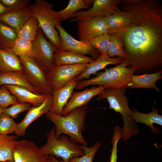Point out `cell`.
<instances>
[{
    "mask_svg": "<svg viewBox=\"0 0 162 162\" xmlns=\"http://www.w3.org/2000/svg\"><path fill=\"white\" fill-rule=\"evenodd\" d=\"M12 9L4 5L0 2V16L4 13Z\"/></svg>",
    "mask_w": 162,
    "mask_h": 162,
    "instance_id": "39",
    "label": "cell"
},
{
    "mask_svg": "<svg viewBox=\"0 0 162 162\" xmlns=\"http://www.w3.org/2000/svg\"><path fill=\"white\" fill-rule=\"evenodd\" d=\"M12 49L19 57L23 56L34 59L32 42L30 41L18 38Z\"/></svg>",
    "mask_w": 162,
    "mask_h": 162,
    "instance_id": "31",
    "label": "cell"
},
{
    "mask_svg": "<svg viewBox=\"0 0 162 162\" xmlns=\"http://www.w3.org/2000/svg\"><path fill=\"white\" fill-rule=\"evenodd\" d=\"M121 0H94L92 7L86 11H78L73 14L70 22L84 21L99 16L112 14L122 3Z\"/></svg>",
    "mask_w": 162,
    "mask_h": 162,
    "instance_id": "10",
    "label": "cell"
},
{
    "mask_svg": "<svg viewBox=\"0 0 162 162\" xmlns=\"http://www.w3.org/2000/svg\"><path fill=\"white\" fill-rule=\"evenodd\" d=\"M135 71L134 68L127 67L123 62L114 67L106 68L104 71H99L95 77L78 82L75 89H82L87 86L95 85L105 88L127 87Z\"/></svg>",
    "mask_w": 162,
    "mask_h": 162,
    "instance_id": "4",
    "label": "cell"
},
{
    "mask_svg": "<svg viewBox=\"0 0 162 162\" xmlns=\"http://www.w3.org/2000/svg\"><path fill=\"white\" fill-rule=\"evenodd\" d=\"M162 70L151 74L132 75L127 87L130 88H148L154 89L159 92L160 89L156 86V82L162 78Z\"/></svg>",
    "mask_w": 162,
    "mask_h": 162,
    "instance_id": "20",
    "label": "cell"
},
{
    "mask_svg": "<svg viewBox=\"0 0 162 162\" xmlns=\"http://www.w3.org/2000/svg\"><path fill=\"white\" fill-rule=\"evenodd\" d=\"M122 10L132 21L114 32L120 36L127 55L124 62L135 68V75L151 74L162 68V4L159 0H123ZM114 33V32H113Z\"/></svg>",
    "mask_w": 162,
    "mask_h": 162,
    "instance_id": "1",
    "label": "cell"
},
{
    "mask_svg": "<svg viewBox=\"0 0 162 162\" xmlns=\"http://www.w3.org/2000/svg\"><path fill=\"white\" fill-rule=\"evenodd\" d=\"M55 64H88L94 59L76 52L56 50L54 53Z\"/></svg>",
    "mask_w": 162,
    "mask_h": 162,
    "instance_id": "23",
    "label": "cell"
},
{
    "mask_svg": "<svg viewBox=\"0 0 162 162\" xmlns=\"http://www.w3.org/2000/svg\"><path fill=\"white\" fill-rule=\"evenodd\" d=\"M124 45L122 38L115 33L110 34L108 55L111 58L115 56L125 59L127 55L123 49Z\"/></svg>",
    "mask_w": 162,
    "mask_h": 162,
    "instance_id": "30",
    "label": "cell"
},
{
    "mask_svg": "<svg viewBox=\"0 0 162 162\" xmlns=\"http://www.w3.org/2000/svg\"><path fill=\"white\" fill-rule=\"evenodd\" d=\"M28 6L38 21L39 27L56 48L60 50L61 42L56 28L61 25L62 21L58 12L54 10L52 5L46 0H36Z\"/></svg>",
    "mask_w": 162,
    "mask_h": 162,
    "instance_id": "5",
    "label": "cell"
},
{
    "mask_svg": "<svg viewBox=\"0 0 162 162\" xmlns=\"http://www.w3.org/2000/svg\"><path fill=\"white\" fill-rule=\"evenodd\" d=\"M123 128L119 126H116L114 129V132L111 143L112 147L110 157V162H117V144L119 140L122 137Z\"/></svg>",
    "mask_w": 162,
    "mask_h": 162,
    "instance_id": "37",
    "label": "cell"
},
{
    "mask_svg": "<svg viewBox=\"0 0 162 162\" xmlns=\"http://www.w3.org/2000/svg\"><path fill=\"white\" fill-rule=\"evenodd\" d=\"M17 136L0 134V162H14V150Z\"/></svg>",
    "mask_w": 162,
    "mask_h": 162,
    "instance_id": "26",
    "label": "cell"
},
{
    "mask_svg": "<svg viewBox=\"0 0 162 162\" xmlns=\"http://www.w3.org/2000/svg\"><path fill=\"white\" fill-rule=\"evenodd\" d=\"M32 15V11L28 6L22 9L10 10L4 13L0 16V21L17 32Z\"/></svg>",
    "mask_w": 162,
    "mask_h": 162,
    "instance_id": "18",
    "label": "cell"
},
{
    "mask_svg": "<svg viewBox=\"0 0 162 162\" xmlns=\"http://www.w3.org/2000/svg\"><path fill=\"white\" fill-rule=\"evenodd\" d=\"M110 34L107 33L90 40L88 42L101 55H108Z\"/></svg>",
    "mask_w": 162,
    "mask_h": 162,
    "instance_id": "32",
    "label": "cell"
},
{
    "mask_svg": "<svg viewBox=\"0 0 162 162\" xmlns=\"http://www.w3.org/2000/svg\"><path fill=\"white\" fill-rule=\"evenodd\" d=\"M53 103L52 94L48 95L40 105L30 107L23 120L19 123L14 133L18 136H24L26 129L34 121L50 111Z\"/></svg>",
    "mask_w": 162,
    "mask_h": 162,
    "instance_id": "14",
    "label": "cell"
},
{
    "mask_svg": "<svg viewBox=\"0 0 162 162\" xmlns=\"http://www.w3.org/2000/svg\"><path fill=\"white\" fill-rule=\"evenodd\" d=\"M32 44L34 60L40 69L47 75L55 64L54 53L57 49L46 40L39 28Z\"/></svg>",
    "mask_w": 162,
    "mask_h": 162,
    "instance_id": "7",
    "label": "cell"
},
{
    "mask_svg": "<svg viewBox=\"0 0 162 162\" xmlns=\"http://www.w3.org/2000/svg\"><path fill=\"white\" fill-rule=\"evenodd\" d=\"M4 108L0 106V115L3 113Z\"/></svg>",
    "mask_w": 162,
    "mask_h": 162,
    "instance_id": "41",
    "label": "cell"
},
{
    "mask_svg": "<svg viewBox=\"0 0 162 162\" xmlns=\"http://www.w3.org/2000/svg\"><path fill=\"white\" fill-rule=\"evenodd\" d=\"M109 33L111 34L128 27L132 21L131 14L118 8L112 14L106 16Z\"/></svg>",
    "mask_w": 162,
    "mask_h": 162,
    "instance_id": "22",
    "label": "cell"
},
{
    "mask_svg": "<svg viewBox=\"0 0 162 162\" xmlns=\"http://www.w3.org/2000/svg\"></svg>",
    "mask_w": 162,
    "mask_h": 162,
    "instance_id": "44",
    "label": "cell"
},
{
    "mask_svg": "<svg viewBox=\"0 0 162 162\" xmlns=\"http://www.w3.org/2000/svg\"><path fill=\"white\" fill-rule=\"evenodd\" d=\"M77 82L75 77L65 86L53 92V103L50 112L62 115L63 110L70 99Z\"/></svg>",
    "mask_w": 162,
    "mask_h": 162,
    "instance_id": "16",
    "label": "cell"
},
{
    "mask_svg": "<svg viewBox=\"0 0 162 162\" xmlns=\"http://www.w3.org/2000/svg\"><path fill=\"white\" fill-rule=\"evenodd\" d=\"M105 88L102 86H92L80 92L73 91L66 105L64 108L62 115H68L72 110L80 106L87 105L94 97L102 93Z\"/></svg>",
    "mask_w": 162,
    "mask_h": 162,
    "instance_id": "15",
    "label": "cell"
},
{
    "mask_svg": "<svg viewBox=\"0 0 162 162\" xmlns=\"http://www.w3.org/2000/svg\"><path fill=\"white\" fill-rule=\"evenodd\" d=\"M1 86L0 85V87H1Z\"/></svg>",
    "mask_w": 162,
    "mask_h": 162,
    "instance_id": "43",
    "label": "cell"
},
{
    "mask_svg": "<svg viewBox=\"0 0 162 162\" xmlns=\"http://www.w3.org/2000/svg\"><path fill=\"white\" fill-rule=\"evenodd\" d=\"M56 28L59 32L61 42V46L59 50L76 52L85 56L89 55L94 59L101 55L98 51L88 41L75 39L61 25L57 26Z\"/></svg>",
    "mask_w": 162,
    "mask_h": 162,
    "instance_id": "11",
    "label": "cell"
},
{
    "mask_svg": "<svg viewBox=\"0 0 162 162\" xmlns=\"http://www.w3.org/2000/svg\"><path fill=\"white\" fill-rule=\"evenodd\" d=\"M6 85L23 86L35 93L39 94L37 90L27 80L23 72H0V85Z\"/></svg>",
    "mask_w": 162,
    "mask_h": 162,
    "instance_id": "25",
    "label": "cell"
},
{
    "mask_svg": "<svg viewBox=\"0 0 162 162\" xmlns=\"http://www.w3.org/2000/svg\"><path fill=\"white\" fill-rule=\"evenodd\" d=\"M94 0H70L67 6L58 11L61 20L65 21L70 18L74 13L82 9H89Z\"/></svg>",
    "mask_w": 162,
    "mask_h": 162,
    "instance_id": "27",
    "label": "cell"
},
{
    "mask_svg": "<svg viewBox=\"0 0 162 162\" xmlns=\"http://www.w3.org/2000/svg\"><path fill=\"white\" fill-rule=\"evenodd\" d=\"M17 98L12 94L4 85L0 87V106L7 108L18 102Z\"/></svg>",
    "mask_w": 162,
    "mask_h": 162,
    "instance_id": "36",
    "label": "cell"
},
{
    "mask_svg": "<svg viewBox=\"0 0 162 162\" xmlns=\"http://www.w3.org/2000/svg\"><path fill=\"white\" fill-rule=\"evenodd\" d=\"M127 88H105L97 98L98 101L106 98L109 108L122 115L124 123L122 137L124 142L139 133L138 126L130 118L134 111L129 107L128 98L124 94Z\"/></svg>",
    "mask_w": 162,
    "mask_h": 162,
    "instance_id": "3",
    "label": "cell"
},
{
    "mask_svg": "<svg viewBox=\"0 0 162 162\" xmlns=\"http://www.w3.org/2000/svg\"><path fill=\"white\" fill-rule=\"evenodd\" d=\"M9 91L17 98L19 102L32 104L33 106L40 105L47 95L35 93L23 86L15 85H4Z\"/></svg>",
    "mask_w": 162,
    "mask_h": 162,
    "instance_id": "19",
    "label": "cell"
},
{
    "mask_svg": "<svg viewBox=\"0 0 162 162\" xmlns=\"http://www.w3.org/2000/svg\"><path fill=\"white\" fill-rule=\"evenodd\" d=\"M10 162V161H6V162Z\"/></svg>",
    "mask_w": 162,
    "mask_h": 162,
    "instance_id": "42",
    "label": "cell"
},
{
    "mask_svg": "<svg viewBox=\"0 0 162 162\" xmlns=\"http://www.w3.org/2000/svg\"><path fill=\"white\" fill-rule=\"evenodd\" d=\"M88 109L87 105L81 106L64 116L50 111L46 112L47 118L55 125L56 137L58 139L62 134H64L70 137L69 140L71 142L87 146L88 144L84 138L82 132L85 128V121Z\"/></svg>",
    "mask_w": 162,
    "mask_h": 162,
    "instance_id": "2",
    "label": "cell"
},
{
    "mask_svg": "<svg viewBox=\"0 0 162 162\" xmlns=\"http://www.w3.org/2000/svg\"><path fill=\"white\" fill-rule=\"evenodd\" d=\"M55 129L54 127L47 133L46 142L40 148L43 154L60 158L64 162H69L73 158L84 155L81 146L70 141L67 136L63 135L57 139Z\"/></svg>",
    "mask_w": 162,
    "mask_h": 162,
    "instance_id": "6",
    "label": "cell"
},
{
    "mask_svg": "<svg viewBox=\"0 0 162 162\" xmlns=\"http://www.w3.org/2000/svg\"><path fill=\"white\" fill-rule=\"evenodd\" d=\"M124 59L117 56L114 58L110 57L108 55H101L88 64L84 71L76 77V80L79 82L84 79H88L92 74H96L98 72L104 69L108 65L120 64L124 62Z\"/></svg>",
    "mask_w": 162,
    "mask_h": 162,
    "instance_id": "17",
    "label": "cell"
},
{
    "mask_svg": "<svg viewBox=\"0 0 162 162\" xmlns=\"http://www.w3.org/2000/svg\"><path fill=\"white\" fill-rule=\"evenodd\" d=\"M134 112L130 116L131 119L135 123H141L149 126L151 132L158 134L160 130L154 127L153 124H157L162 125V116L158 113V109L154 108L152 111L148 113L140 112L133 108Z\"/></svg>",
    "mask_w": 162,
    "mask_h": 162,
    "instance_id": "24",
    "label": "cell"
},
{
    "mask_svg": "<svg viewBox=\"0 0 162 162\" xmlns=\"http://www.w3.org/2000/svg\"><path fill=\"white\" fill-rule=\"evenodd\" d=\"M30 107L29 103L18 102L9 107L4 108L3 113L13 118H15L20 113L28 110Z\"/></svg>",
    "mask_w": 162,
    "mask_h": 162,
    "instance_id": "35",
    "label": "cell"
},
{
    "mask_svg": "<svg viewBox=\"0 0 162 162\" xmlns=\"http://www.w3.org/2000/svg\"><path fill=\"white\" fill-rule=\"evenodd\" d=\"M23 68V74L28 81L40 94L48 95L53 92L48 81L46 74L40 69L34 59L19 57Z\"/></svg>",
    "mask_w": 162,
    "mask_h": 162,
    "instance_id": "9",
    "label": "cell"
},
{
    "mask_svg": "<svg viewBox=\"0 0 162 162\" xmlns=\"http://www.w3.org/2000/svg\"><path fill=\"white\" fill-rule=\"evenodd\" d=\"M49 158L50 162H64L62 160H59L54 156L51 155H49Z\"/></svg>",
    "mask_w": 162,
    "mask_h": 162,
    "instance_id": "40",
    "label": "cell"
},
{
    "mask_svg": "<svg viewBox=\"0 0 162 162\" xmlns=\"http://www.w3.org/2000/svg\"><path fill=\"white\" fill-rule=\"evenodd\" d=\"M39 28L38 21L32 15L17 32L18 38L32 42L35 39Z\"/></svg>",
    "mask_w": 162,
    "mask_h": 162,
    "instance_id": "29",
    "label": "cell"
},
{
    "mask_svg": "<svg viewBox=\"0 0 162 162\" xmlns=\"http://www.w3.org/2000/svg\"><path fill=\"white\" fill-rule=\"evenodd\" d=\"M101 145V143L98 141L93 146L90 147H88L87 146H81L84 152V155L81 157L73 158L69 162H93L95 153Z\"/></svg>",
    "mask_w": 162,
    "mask_h": 162,
    "instance_id": "33",
    "label": "cell"
},
{
    "mask_svg": "<svg viewBox=\"0 0 162 162\" xmlns=\"http://www.w3.org/2000/svg\"><path fill=\"white\" fill-rule=\"evenodd\" d=\"M17 126L13 118L3 113L0 115V134H12L15 132Z\"/></svg>",
    "mask_w": 162,
    "mask_h": 162,
    "instance_id": "34",
    "label": "cell"
},
{
    "mask_svg": "<svg viewBox=\"0 0 162 162\" xmlns=\"http://www.w3.org/2000/svg\"><path fill=\"white\" fill-rule=\"evenodd\" d=\"M88 64L59 65L54 64L46 75L52 92L65 86L73 79L82 74L85 70Z\"/></svg>",
    "mask_w": 162,
    "mask_h": 162,
    "instance_id": "8",
    "label": "cell"
},
{
    "mask_svg": "<svg viewBox=\"0 0 162 162\" xmlns=\"http://www.w3.org/2000/svg\"><path fill=\"white\" fill-rule=\"evenodd\" d=\"M80 40L88 41L95 37L108 33L106 16H99L88 20L77 22Z\"/></svg>",
    "mask_w": 162,
    "mask_h": 162,
    "instance_id": "13",
    "label": "cell"
},
{
    "mask_svg": "<svg viewBox=\"0 0 162 162\" xmlns=\"http://www.w3.org/2000/svg\"><path fill=\"white\" fill-rule=\"evenodd\" d=\"M17 38L15 30L0 21V49H12Z\"/></svg>",
    "mask_w": 162,
    "mask_h": 162,
    "instance_id": "28",
    "label": "cell"
},
{
    "mask_svg": "<svg viewBox=\"0 0 162 162\" xmlns=\"http://www.w3.org/2000/svg\"><path fill=\"white\" fill-rule=\"evenodd\" d=\"M23 68L19 57L12 49H0V72H23Z\"/></svg>",
    "mask_w": 162,
    "mask_h": 162,
    "instance_id": "21",
    "label": "cell"
},
{
    "mask_svg": "<svg viewBox=\"0 0 162 162\" xmlns=\"http://www.w3.org/2000/svg\"><path fill=\"white\" fill-rule=\"evenodd\" d=\"M14 162H50L33 142L26 140L17 141L14 150Z\"/></svg>",
    "mask_w": 162,
    "mask_h": 162,
    "instance_id": "12",
    "label": "cell"
},
{
    "mask_svg": "<svg viewBox=\"0 0 162 162\" xmlns=\"http://www.w3.org/2000/svg\"><path fill=\"white\" fill-rule=\"evenodd\" d=\"M29 1V0H0L4 5L13 10L28 7Z\"/></svg>",
    "mask_w": 162,
    "mask_h": 162,
    "instance_id": "38",
    "label": "cell"
}]
</instances>
